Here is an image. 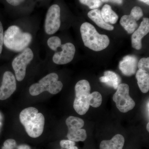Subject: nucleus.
Returning <instances> with one entry per match:
<instances>
[{"instance_id":"f257e3e1","label":"nucleus","mask_w":149,"mask_h":149,"mask_svg":"<svg viewBox=\"0 0 149 149\" xmlns=\"http://www.w3.org/2000/svg\"><path fill=\"white\" fill-rule=\"evenodd\" d=\"M19 120L27 134L31 138H38L43 133L45 117L35 108L29 107L23 109L19 114Z\"/></svg>"},{"instance_id":"f03ea898","label":"nucleus","mask_w":149,"mask_h":149,"mask_svg":"<svg viewBox=\"0 0 149 149\" xmlns=\"http://www.w3.org/2000/svg\"><path fill=\"white\" fill-rule=\"evenodd\" d=\"M80 30L84 45L92 50L100 52L109 45L110 40L108 37L99 34L91 23L84 22L81 25Z\"/></svg>"},{"instance_id":"7ed1b4c3","label":"nucleus","mask_w":149,"mask_h":149,"mask_svg":"<svg viewBox=\"0 0 149 149\" xmlns=\"http://www.w3.org/2000/svg\"><path fill=\"white\" fill-rule=\"evenodd\" d=\"M32 39L31 34L22 32L18 26L12 25L9 27L4 34L3 44L10 50L21 52L29 45Z\"/></svg>"},{"instance_id":"20e7f679","label":"nucleus","mask_w":149,"mask_h":149,"mask_svg":"<svg viewBox=\"0 0 149 149\" xmlns=\"http://www.w3.org/2000/svg\"><path fill=\"white\" fill-rule=\"evenodd\" d=\"M58 76L53 72L47 74L39 81L38 83L32 84L29 89L31 95H38L45 91L56 95L62 89L63 85L61 81H58Z\"/></svg>"},{"instance_id":"39448f33","label":"nucleus","mask_w":149,"mask_h":149,"mask_svg":"<svg viewBox=\"0 0 149 149\" xmlns=\"http://www.w3.org/2000/svg\"><path fill=\"white\" fill-rule=\"evenodd\" d=\"M75 98L73 103L74 110L80 115H85L90 108L89 96L91 87L88 80H80L75 86Z\"/></svg>"},{"instance_id":"423d86ee","label":"nucleus","mask_w":149,"mask_h":149,"mask_svg":"<svg viewBox=\"0 0 149 149\" xmlns=\"http://www.w3.org/2000/svg\"><path fill=\"white\" fill-rule=\"evenodd\" d=\"M116 90L113 97V100L116 103L118 109L122 113H126L133 109L136 104L129 95L128 85L121 83Z\"/></svg>"},{"instance_id":"0eeeda50","label":"nucleus","mask_w":149,"mask_h":149,"mask_svg":"<svg viewBox=\"0 0 149 149\" xmlns=\"http://www.w3.org/2000/svg\"><path fill=\"white\" fill-rule=\"evenodd\" d=\"M66 124L68 128L67 137L74 142L84 141L87 139L86 130L82 129L85 124L84 120L80 118L70 116L67 118Z\"/></svg>"},{"instance_id":"6e6552de","label":"nucleus","mask_w":149,"mask_h":149,"mask_svg":"<svg viewBox=\"0 0 149 149\" xmlns=\"http://www.w3.org/2000/svg\"><path fill=\"white\" fill-rule=\"evenodd\" d=\"M34 58V54L30 48H26L22 53L17 56L12 62V67L18 81H22L26 75V68Z\"/></svg>"},{"instance_id":"1a4fd4ad","label":"nucleus","mask_w":149,"mask_h":149,"mask_svg":"<svg viewBox=\"0 0 149 149\" xmlns=\"http://www.w3.org/2000/svg\"><path fill=\"white\" fill-rule=\"evenodd\" d=\"M59 6L54 4L50 7L45 21V30L48 35H53L58 31L61 26Z\"/></svg>"},{"instance_id":"9d476101","label":"nucleus","mask_w":149,"mask_h":149,"mask_svg":"<svg viewBox=\"0 0 149 149\" xmlns=\"http://www.w3.org/2000/svg\"><path fill=\"white\" fill-rule=\"evenodd\" d=\"M143 15V10L140 7H134L129 15H124L120 19V23L128 34H132L138 27L137 21Z\"/></svg>"},{"instance_id":"9b49d317","label":"nucleus","mask_w":149,"mask_h":149,"mask_svg":"<svg viewBox=\"0 0 149 149\" xmlns=\"http://www.w3.org/2000/svg\"><path fill=\"white\" fill-rule=\"evenodd\" d=\"M16 82L14 74L10 71H6L3 75L1 86L0 87V100L8 99L15 91Z\"/></svg>"},{"instance_id":"f8f14e48","label":"nucleus","mask_w":149,"mask_h":149,"mask_svg":"<svg viewBox=\"0 0 149 149\" xmlns=\"http://www.w3.org/2000/svg\"><path fill=\"white\" fill-rule=\"evenodd\" d=\"M61 52H56L53 57V61L56 64L63 65L67 64L74 58L75 48L71 43H67L61 46Z\"/></svg>"},{"instance_id":"ddd939ff","label":"nucleus","mask_w":149,"mask_h":149,"mask_svg":"<svg viewBox=\"0 0 149 149\" xmlns=\"http://www.w3.org/2000/svg\"><path fill=\"white\" fill-rule=\"evenodd\" d=\"M149 32V19L144 18L140 26L133 32L131 37L132 47L137 50L142 48V40Z\"/></svg>"},{"instance_id":"4468645a","label":"nucleus","mask_w":149,"mask_h":149,"mask_svg":"<svg viewBox=\"0 0 149 149\" xmlns=\"http://www.w3.org/2000/svg\"><path fill=\"white\" fill-rule=\"evenodd\" d=\"M138 59L134 56H126L119 63V69L127 76L135 74L137 70Z\"/></svg>"},{"instance_id":"2eb2a0df","label":"nucleus","mask_w":149,"mask_h":149,"mask_svg":"<svg viewBox=\"0 0 149 149\" xmlns=\"http://www.w3.org/2000/svg\"><path fill=\"white\" fill-rule=\"evenodd\" d=\"M125 139L122 135L117 134L110 140H104L100 144V149H123Z\"/></svg>"},{"instance_id":"dca6fc26","label":"nucleus","mask_w":149,"mask_h":149,"mask_svg":"<svg viewBox=\"0 0 149 149\" xmlns=\"http://www.w3.org/2000/svg\"><path fill=\"white\" fill-rule=\"evenodd\" d=\"M88 17L94 22L97 25L102 29L109 31H112L114 29L113 26L104 21L100 10L97 9L92 10L88 12Z\"/></svg>"},{"instance_id":"f3484780","label":"nucleus","mask_w":149,"mask_h":149,"mask_svg":"<svg viewBox=\"0 0 149 149\" xmlns=\"http://www.w3.org/2000/svg\"><path fill=\"white\" fill-rule=\"evenodd\" d=\"M100 80L102 83L116 90L121 82V79L117 74L109 70L104 72V76L100 77Z\"/></svg>"},{"instance_id":"a211bd4d","label":"nucleus","mask_w":149,"mask_h":149,"mask_svg":"<svg viewBox=\"0 0 149 149\" xmlns=\"http://www.w3.org/2000/svg\"><path fill=\"white\" fill-rule=\"evenodd\" d=\"M136 78L141 92L144 93H148L149 91V73L139 69L136 72Z\"/></svg>"},{"instance_id":"6ab92c4d","label":"nucleus","mask_w":149,"mask_h":149,"mask_svg":"<svg viewBox=\"0 0 149 149\" xmlns=\"http://www.w3.org/2000/svg\"><path fill=\"white\" fill-rule=\"evenodd\" d=\"M101 13L104 21L107 23L114 24L118 20V15L112 10L111 7L109 5L106 4L104 6Z\"/></svg>"},{"instance_id":"aec40b11","label":"nucleus","mask_w":149,"mask_h":149,"mask_svg":"<svg viewBox=\"0 0 149 149\" xmlns=\"http://www.w3.org/2000/svg\"><path fill=\"white\" fill-rule=\"evenodd\" d=\"M102 101L101 94L98 92L91 93L89 96V104L90 106L97 108L100 106Z\"/></svg>"},{"instance_id":"412c9836","label":"nucleus","mask_w":149,"mask_h":149,"mask_svg":"<svg viewBox=\"0 0 149 149\" xmlns=\"http://www.w3.org/2000/svg\"><path fill=\"white\" fill-rule=\"evenodd\" d=\"M47 45L51 49L54 51H57L62 45L61 40L57 36L50 37L47 41Z\"/></svg>"},{"instance_id":"4be33fe9","label":"nucleus","mask_w":149,"mask_h":149,"mask_svg":"<svg viewBox=\"0 0 149 149\" xmlns=\"http://www.w3.org/2000/svg\"><path fill=\"white\" fill-rule=\"evenodd\" d=\"M137 67L139 70H141L149 73V58H141L138 63Z\"/></svg>"},{"instance_id":"5701e85b","label":"nucleus","mask_w":149,"mask_h":149,"mask_svg":"<svg viewBox=\"0 0 149 149\" xmlns=\"http://www.w3.org/2000/svg\"><path fill=\"white\" fill-rule=\"evenodd\" d=\"M16 146V141L12 139H9L5 141L2 149H13Z\"/></svg>"},{"instance_id":"b1692460","label":"nucleus","mask_w":149,"mask_h":149,"mask_svg":"<svg viewBox=\"0 0 149 149\" xmlns=\"http://www.w3.org/2000/svg\"><path fill=\"white\" fill-rule=\"evenodd\" d=\"M61 146L63 148L65 149H69L71 147L75 146V143L74 141H70V140H62L61 141Z\"/></svg>"},{"instance_id":"393cba45","label":"nucleus","mask_w":149,"mask_h":149,"mask_svg":"<svg viewBox=\"0 0 149 149\" xmlns=\"http://www.w3.org/2000/svg\"><path fill=\"white\" fill-rule=\"evenodd\" d=\"M4 32L2 24L0 21V54L2 52L3 44Z\"/></svg>"},{"instance_id":"a878e982","label":"nucleus","mask_w":149,"mask_h":149,"mask_svg":"<svg viewBox=\"0 0 149 149\" xmlns=\"http://www.w3.org/2000/svg\"><path fill=\"white\" fill-rule=\"evenodd\" d=\"M6 1L11 5L17 6L19 5L24 0H6Z\"/></svg>"},{"instance_id":"bb28decb","label":"nucleus","mask_w":149,"mask_h":149,"mask_svg":"<svg viewBox=\"0 0 149 149\" xmlns=\"http://www.w3.org/2000/svg\"><path fill=\"white\" fill-rule=\"evenodd\" d=\"M102 4L101 0H93V5L91 7V9H95L100 7Z\"/></svg>"},{"instance_id":"cd10ccee","label":"nucleus","mask_w":149,"mask_h":149,"mask_svg":"<svg viewBox=\"0 0 149 149\" xmlns=\"http://www.w3.org/2000/svg\"><path fill=\"white\" fill-rule=\"evenodd\" d=\"M80 3L83 4L89 7L91 9L92 5H93V0H79Z\"/></svg>"},{"instance_id":"c85d7f7f","label":"nucleus","mask_w":149,"mask_h":149,"mask_svg":"<svg viewBox=\"0 0 149 149\" xmlns=\"http://www.w3.org/2000/svg\"><path fill=\"white\" fill-rule=\"evenodd\" d=\"M102 2H111L120 5L122 3L123 0H101Z\"/></svg>"},{"instance_id":"c756f323","label":"nucleus","mask_w":149,"mask_h":149,"mask_svg":"<svg viewBox=\"0 0 149 149\" xmlns=\"http://www.w3.org/2000/svg\"><path fill=\"white\" fill-rule=\"evenodd\" d=\"M17 149H31L29 146L25 144L19 145L17 147Z\"/></svg>"},{"instance_id":"7c9ffc66","label":"nucleus","mask_w":149,"mask_h":149,"mask_svg":"<svg viewBox=\"0 0 149 149\" xmlns=\"http://www.w3.org/2000/svg\"><path fill=\"white\" fill-rule=\"evenodd\" d=\"M139 1L146 3L148 4V5H149V0H139Z\"/></svg>"},{"instance_id":"2f4dec72","label":"nucleus","mask_w":149,"mask_h":149,"mask_svg":"<svg viewBox=\"0 0 149 149\" xmlns=\"http://www.w3.org/2000/svg\"><path fill=\"white\" fill-rule=\"evenodd\" d=\"M146 128H147V131H148V132H149V123H148V124H147V126H146Z\"/></svg>"},{"instance_id":"473e14b6","label":"nucleus","mask_w":149,"mask_h":149,"mask_svg":"<svg viewBox=\"0 0 149 149\" xmlns=\"http://www.w3.org/2000/svg\"><path fill=\"white\" fill-rule=\"evenodd\" d=\"M69 149H78V148H77V147L73 146L71 147V148H70Z\"/></svg>"}]
</instances>
